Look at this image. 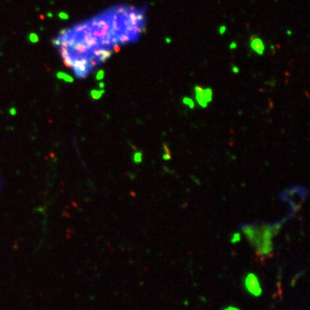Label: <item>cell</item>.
<instances>
[{"label": "cell", "instance_id": "obj_1", "mask_svg": "<svg viewBox=\"0 0 310 310\" xmlns=\"http://www.w3.org/2000/svg\"><path fill=\"white\" fill-rule=\"evenodd\" d=\"M143 14L118 6L61 30L53 44L67 67L79 78L91 74L122 44L137 39Z\"/></svg>", "mask_w": 310, "mask_h": 310}, {"label": "cell", "instance_id": "obj_2", "mask_svg": "<svg viewBox=\"0 0 310 310\" xmlns=\"http://www.w3.org/2000/svg\"><path fill=\"white\" fill-rule=\"evenodd\" d=\"M245 286L247 291L254 296H259L262 294V288L259 284L257 276L253 273H249L245 278Z\"/></svg>", "mask_w": 310, "mask_h": 310}, {"label": "cell", "instance_id": "obj_3", "mask_svg": "<svg viewBox=\"0 0 310 310\" xmlns=\"http://www.w3.org/2000/svg\"><path fill=\"white\" fill-rule=\"evenodd\" d=\"M251 47L259 55H262L264 53L265 45H264L263 42L258 38V36L254 35L252 38H251Z\"/></svg>", "mask_w": 310, "mask_h": 310}, {"label": "cell", "instance_id": "obj_4", "mask_svg": "<svg viewBox=\"0 0 310 310\" xmlns=\"http://www.w3.org/2000/svg\"><path fill=\"white\" fill-rule=\"evenodd\" d=\"M202 88L199 86H196L195 87V91H196V96H197V100L198 103L202 106V107H206L208 105V103L204 100L203 95H202Z\"/></svg>", "mask_w": 310, "mask_h": 310}, {"label": "cell", "instance_id": "obj_5", "mask_svg": "<svg viewBox=\"0 0 310 310\" xmlns=\"http://www.w3.org/2000/svg\"><path fill=\"white\" fill-rule=\"evenodd\" d=\"M202 95L204 98V100L207 103L210 102L212 100V97H213V92L210 89H204L202 90Z\"/></svg>", "mask_w": 310, "mask_h": 310}, {"label": "cell", "instance_id": "obj_6", "mask_svg": "<svg viewBox=\"0 0 310 310\" xmlns=\"http://www.w3.org/2000/svg\"><path fill=\"white\" fill-rule=\"evenodd\" d=\"M183 102H184V104L188 105L189 108H194V103H193V101H192L190 98H189V97H184V98L183 99Z\"/></svg>", "mask_w": 310, "mask_h": 310}, {"label": "cell", "instance_id": "obj_7", "mask_svg": "<svg viewBox=\"0 0 310 310\" xmlns=\"http://www.w3.org/2000/svg\"><path fill=\"white\" fill-rule=\"evenodd\" d=\"M58 77L61 78H65L67 81H70V82H72V78L69 77L68 75L65 74V73H59V74H58Z\"/></svg>", "mask_w": 310, "mask_h": 310}, {"label": "cell", "instance_id": "obj_8", "mask_svg": "<svg viewBox=\"0 0 310 310\" xmlns=\"http://www.w3.org/2000/svg\"><path fill=\"white\" fill-rule=\"evenodd\" d=\"M240 240H241V236H240V234H239V233H235V234L233 235V237H232V243H234V242H238V241H240Z\"/></svg>", "mask_w": 310, "mask_h": 310}, {"label": "cell", "instance_id": "obj_9", "mask_svg": "<svg viewBox=\"0 0 310 310\" xmlns=\"http://www.w3.org/2000/svg\"><path fill=\"white\" fill-rule=\"evenodd\" d=\"M135 160L136 163L141 161V154L140 153H138V154L135 155Z\"/></svg>", "mask_w": 310, "mask_h": 310}, {"label": "cell", "instance_id": "obj_10", "mask_svg": "<svg viewBox=\"0 0 310 310\" xmlns=\"http://www.w3.org/2000/svg\"><path fill=\"white\" fill-rule=\"evenodd\" d=\"M103 93V91H100V92H98V91H97V92H95V91H92L91 92V94H92V97H94V98H97V97H99L100 96H101V94Z\"/></svg>", "mask_w": 310, "mask_h": 310}, {"label": "cell", "instance_id": "obj_11", "mask_svg": "<svg viewBox=\"0 0 310 310\" xmlns=\"http://www.w3.org/2000/svg\"><path fill=\"white\" fill-rule=\"evenodd\" d=\"M219 32H220V34H223L225 32H226V27L225 26H222V27H220V29H219Z\"/></svg>", "mask_w": 310, "mask_h": 310}, {"label": "cell", "instance_id": "obj_12", "mask_svg": "<svg viewBox=\"0 0 310 310\" xmlns=\"http://www.w3.org/2000/svg\"><path fill=\"white\" fill-rule=\"evenodd\" d=\"M236 47H237V45H236V43L235 42H232L230 44V48H231V49L236 48Z\"/></svg>", "mask_w": 310, "mask_h": 310}, {"label": "cell", "instance_id": "obj_13", "mask_svg": "<svg viewBox=\"0 0 310 310\" xmlns=\"http://www.w3.org/2000/svg\"><path fill=\"white\" fill-rule=\"evenodd\" d=\"M224 310H240L239 309H237V308H234V307H228V308H227V309H225Z\"/></svg>", "mask_w": 310, "mask_h": 310}, {"label": "cell", "instance_id": "obj_14", "mask_svg": "<svg viewBox=\"0 0 310 310\" xmlns=\"http://www.w3.org/2000/svg\"><path fill=\"white\" fill-rule=\"evenodd\" d=\"M103 71H100V72H99V73H98V77H97V78H98V79H100V78H102L103 77Z\"/></svg>", "mask_w": 310, "mask_h": 310}, {"label": "cell", "instance_id": "obj_15", "mask_svg": "<svg viewBox=\"0 0 310 310\" xmlns=\"http://www.w3.org/2000/svg\"><path fill=\"white\" fill-rule=\"evenodd\" d=\"M232 72H239V70H238V67H232Z\"/></svg>", "mask_w": 310, "mask_h": 310}]
</instances>
